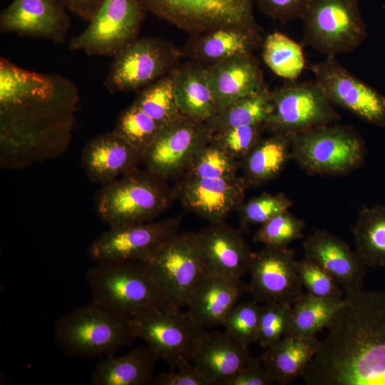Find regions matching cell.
Returning a JSON list of instances; mask_svg holds the SVG:
<instances>
[{"label":"cell","mask_w":385,"mask_h":385,"mask_svg":"<svg viewBox=\"0 0 385 385\" xmlns=\"http://www.w3.org/2000/svg\"><path fill=\"white\" fill-rule=\"evenodd\" d=\"M301 377L307 385H385V291L346 294Z\"/></svg>","instance_id":"1"},{"label":"cell","mask_w":385,"mask_h":385,"mask_svg":"<svg viewBox=\"0 0 385 385\" xmlns=\"http://www.w3.org/2000/svg\"><path fill=\"white\" fill-rule=\"evenodd\" d=\"M79 100L76 83L56 73L51 88L0 103L1 144L15 149L66 145Z\"/></svg>","instance_id":"2"},{"label":"cell","mask_w":385,"mask_h":385,"mask_svg":"<svg viewBox=\"0 0 385 385\" xmlns=\"http://www.w3.org/2000/svg\"><path fill=\"white\" fill-rule=\"evenodd\" d=\"M86 281L91 302L128 321L150 311L180 309L140 261L97 262L86 272Z\"/></svg>","instance_id":"3"},{"label":"cell","mask_w":385,"mask_h":385,"mask_svg":"<svg viewBox=\"0 0 385 385\" xmlns=\"http://www.w3.org/2000/svg\"><path fill=\"white\" fill-rule=\"evenodd\" d=\"M174 198L166 180L138 168L103 185L95 203L99 217L113 227L155 220Z\"/></svg>","instance_id":"4"},{"label":"cell","mask_w":385,"mask_h":385,"mask_svg":"<svg viewBox=\"0 0 385 385\" xmlns=\"http://www.w3.org/2000/svg\"><path fill=\"white\" fill-rule=\"evenodd\" d=\"M53 338L63 354L75 358L113 355L135 339L128 320L93 302L57 319Z\"/></svg>","instance_id":"5"},{"label":"cell","mask_w":385,"mask_h":385,"mask_svg":"<svg viewBox=\"0 0 385 385\" xmlns=\"http://www.w3.org/2000/svg\"><path fill=\"white\" fill-rule=\"evenodd\" d=\"M366 156L361 135L334 123L292 135L291 159L311 175H344L359 168Z\"/></svg>","instance_id":"6"},{"label":"cell","mask_w":385,"mask_h":385,"mask_svg":"<svg viewBox=\"0 0 385 385\" xmlns=\"http://www.w3.org/2000/svg\"><path fill=\"white\" fill-rule=\"evenodd\" d=\"M303 23V44L336 56L358 48L368 35L359 0H308Z\"/></svg>","instance_id":"7"},{"label":"cell","mask_w":385,"mask_h":385,"mask_svg":"<svg viewBox=\"0 0 385 385\" xmlns=\"http://www.w3.org/2000/svg\"><path fill=\"white\" fill-rule=\"evenodd\" d=\"M183 56L167 40L137 38L113 56L105 87L112 94L144 88L175 69Z\"/></svg>","instance_id":"8"},{"label":"cell","mask_w":385,"mask_h":385,"mask_svg":"<svg viewBox=\"0 0 385 385\" xmlns=\"http://www.w3.org/2000/svg\"><path fill=\"white\" fill-rule=\"evenodd\" d=\"M147 12L191 34L224 26L261 29L255 0H141Z\"/></svg>","instance_id":"9"},{"label":"cell","mask_w":385,"mask_h":385,"mask_svg":"<svg viewBox=\"0 0 385 385\" xmlns=\"http://www.w3.org/2000/svg\"><path fill=\"white\" fill-rule=\"evenodd\" d=\"M141 262L180 309L186 307L204 273L197 232H177Z\"/></svg>","instance_id":"10"},{"label":"cell","mask_w":385,"mask_h":385,"mask_svg":"<svg viewBox=\"0 0 385 385\" xmlns=\"http://www.w3.org/2000/svg\"><path fill=\"white\" fill-rule=\"evenodd\" d=\"M148 13L141 0H104L87 27L68 43L71 51L113 57L138 38Z\"/></svg>","instance_id":"11"},{"label":"cell","mask_w":385,"mask_h":385,"mask_svg":"<svg viewBox=\"0 0 385 385\" xmlns=\"http://www.w3.org/2000/svg\"><path fill=\"white\" fill-rule=\"evenodd\" d=\"M135 338L143 340L171 369L192 361L205 332L188 312L150 311L129 320Z\"/></svg>","instance_id":"12"},{"label":"cell","mask_w":385,"mask_h":385,"mask_svg":"<svg viewBox=\"0 0 385 385\" xmlns=\"http://www.w3.org/2000/svg\"><path fill=\"white\" fill-rule=\"evenodd\" d=\"M272 113L264 125L272 133L293 135L340 119L315 81L294 82L271 91Z\"/></svg>","instance_id":"13"},{"label":"cell","mask_w":385,"mask_h":385,"mask_svg":"<svg viewBox=\"0 0 385 385\" xmlns=\"http://www.w3.org/2000/svg\"><path fill=\"white\" fill-rule=\"evenodd\" d=\"M314 81L328 100L363 120L385 128V97L343 66L336 56H327L310 66Z\"/></svg>","instance_id":"14"},{"label":"cell","mask_w":385,"mask_h":385,"mask_svg":"<svg viewBox=\"0 0 385 385\" xmlns=\"http://www.w3.org/2000/svg\"><path fill=\"white\" fill-rule=\"evenodd\" d=\"M205 123L183 114L164 126L142 153L145 169L165 180L185 173L197 152L210 140Z\"/></svg>","instance_id":"15"},{"label":"cell","mask_w":385,"mask_h":385,"mask_svg":"<svg viewBox=\"0 0 385 385\" xmlns=\"http://www.w3.org/2000/svg\"><path fill=\"white\" fill-rule=\"evenodd\" d=\"M180 216L109 227L89 245L88 257L96 263L115 260L143 261L176 234Z\"/></svg>","instance_id":"16"},{"label":"cell","mask_w":385,"mask_h":385,"mask_svg":"<svg viewBox=\"0 0 385 385\" xmlns=\"http://www.w3.org/2000/svg\"><path fill=\"white\" fill-rule=\"evenodd\" d=\"M297 261L287 247H265L253 252L247 286L252 299L292 304L303 293Z\"/></svg>","instance_id":"17"},{"label":"cell","mask_w":385,"mask_h":385,"mask_svg":"<svg viewBox=\"0 0 385 385\" xmlns=\"http://www.w3.org/2000/svg\"><path fill=\"white\" fill-rule=\"evenodd\" d=\"M247 188L237 175L217 178L185 175L173 190L185 210L214 223L238 210Z\"/></svg>","instance_id":"18"},{"label":"cell","mask_w":385,"mask_h":385,"mask_svg":"<svg viewBox=\"0 0 385 385\" xmlns=\"http://www.w3.org/2000/svg\"><path fill=\"white\" fill-rule=\"evenodd\" d=\"M61 0H13L0 14L2 33L62 43L71 20Z\"/></svg>","instance_id":"19"},{"label":"cell","mask_w":385,"mask_h":385,"mask_svg":"<svg viewBox=\"0 0 385 385\" xmlns=\"http://www.w3.org/2000/svg\"><path fill=\"white\" fill-rule=\"evenodd\" d=\"M197 235L205 272L240 279L249 273L253 252L239 230L223 221Z\"/></svg>","instance_id":"20"},{"label":"cell","mask_w":385,"mask_h":385,"mask_svg":"<svg viewBox=\"0 0 385 385\" xmlns=\"http://www.w3.org/2000/svg\"><path fill=\"white\" fill-rule=\"evenodd\" d=\"M302 247L304 257L329 272L346 294L362 289L368 267L344 240L318 230L304 237Z\"/></svg>","instance_id":"21"},{"label":"cell","mask_w":385,"mask_h":385,"mask_svg":"<svg viewBox=\"0 0 385 385\" xmlns=\"http://www.w3.org/2000/svg\"><path fill=\"white\" fill-rule=\"evenodd\" d=\"M263 39L261 29L218 27L190 35L182 51L188 61L207 68L235 56L253 53Z\"/></svg>","instance_id":"22"},{"label":"cell","mask_w":385,"mask_h":385,"mask_svg":"<svg viewBox=\"0 0 385 385\" xmlns=\"http://www.w3.org/2000/svg\"><path fill=\"white\" fill-rule=\"evenodd\" d=\"M251 358L248 346L224 329L205 331L192 362L208 385H229Z\"/></svg>","instance_id":"23"},{"label":"cell","mask_w":385,"mask_h":385,"mask_svg":"<svg viewBox=\"0 0 385 385\" xmlns=\"http://www.w3.org/2000/svg\"><path fill=\"white\" fill-rule=\"evenodd\" d=\"M246 291L242 279L204 272L189 298L187 311L204 329L222 326Z\"/></svg>","instance_id":"24"},{"label":"cell","mask_w":385,"mask_h":385,"mask_svg":"<svg viewBox=\"0 0 385 385\" xmlns=\"http://www.w3.org/2000/svg\"><path fill=\"white\" fill-rule=\"evenodd\" d=\"M81 162L88 178L103 185L138 168L142 154L111 131L98 135L86 144Z\"/></svg>","instance_id":"25"},{"label":"cell","mask_w":385,"mask_h":385,"mask_svg":"<svg viewBox=\"0 0 385 385\" xmlns=\"http://www.w3.org/2000/svg\"><path fill=\"white\" fill-rule=\"evenodd\" d=\"M206 70L219 112L237 99L257 93L267 86L253 53L226 58Z\"/></svg>","instance_id":"26"},{"label":"cell","mask_w":385,"mask_h":385,"mask_svg":"<svg viewBox=\"0 0 385 385\" xmlns=\"http://www.w3.org/2000/svg\"><path fill=\"white\" fill-rule=\"evenodd\" d=\"M158 358L148 346H140L125 354L103 357L90 376L93 385L152 384Z\"/></svg>","instance_id":"27"},{"label":"cell","mask_w":385,"mask_h":385,"mask_svg":"<svg viewBox=\"0 0 385 385\" xmlns=\"http://www.w3.org/2000/svg\"><path fill=\"white\" fill-rule=\"evenodd\" d=\"M175 97L180 113L195 121L206 123L219 112L206 68L190 61L175 69Z\"/></svg>","instance_id":"28"},{"label":"cell","mask_w":385,"mask_h":385,"mask_svg":"<svg viewBox=\"0 0 385 385\" xmlns=\"http://www.w3.org/2000/svg\"><path fill=\"white\" fill-rule=\"evenodd\" d=\"M319 346L315 337H284L266 348L260 359L273 381L284 385L302 376Z\"/></svg>","instance_id":"29"},{"label":"cell","mask_w":385,"mask_h":385,"mask_svg":"<svg viewBox=\"0 0 385 385\" xmlns=\"http://www.w3.org/2000/svg\"><path fill=\"white\" fill-rule=\"evenodd\" d=\"M291 145L292 136L286 134L262 138L241 161L247 186L260 185L276 178L291 159Z\"/></svg>","instance_id":"30"},{"label":"cell","mask_w":385,"mask_h":385,"mask_svg":"<svg viewBox=\"0 0 385 385\" xmlns=\"http://www.w3.org/2000/svg\"><path fill=\"white\" fill-rule=\"evenodd\" d=\"M352 235L355 250L368 268L385 267V205L361 208Z\"/></svg>","instance_id":"31"},{"label":"cell","mask_w":385,"mask_h":385,"mask_svg":"<svg viewBox=\"0 0 385 385\" xmlns=\"http://www.w3.org/2000/svg\"><path fill=\"white\" fill-rule=\"evenodd\" d=\"M273 110L267 85L261 91L232 102L206 123L211 133L237 126L265 125Z\"/></svg>","instance_id":"32"},{"label":"cell","mask_w":385,"mask_h":385,"mask_svg":"<svg viewBox=\"0 0 385 385\" xmlns=\"http://www.w3.org/2000/svg\"><path fill=\"white\" fill-rule=\"evenodd\" d=\"M342 300L301 294L292 304L290 324L285 337H314L327 327Z\"/></svg>","instance_id":"33"},{"label":"cell","mask_w":385,"mask_h":385,"mask_svg":"<svg viewBox=\"0 0 385 385\" xmlns=\"http://www.w3.org/2000/svg\"><path fill=\"white\" fill-rule=\"evenodd\" d=\"M261 48L264 63L279 77L294 81L302 73L305 67L302 48L287 36L271 33L263 39Z\"/></svg>","instance_id":"34"},{"label":"cell","mask_w":385,"mask_h":385,"mask_svg":"<svg viewBox=\"0 0 385 385\" xmlns=\"http://www.w3.org/2000/svg\"><path fill=\"white\" fill-rule=\"evenodd\" d=\"M175 69L143 88L133 103L162 127L182 115L175 97Z\"/></svg>","instance_id":"35"},{"label":"cell","mask_w":385,"mask_h":385,"mask_svg":"<svg viewBox=\"0 0 385 385\" xmlns=\"http://www.w3.org/2000/svg\"><path fill=\"white\" fill-rule=\"evenodd\" d=\"M163 128L132 103L120 113L113 131L142 154Z\"/></svg>","instance_id":"36"},{"label":"cell","mask_w":385,"mask_h":385,"mask_svg":"<svg viewBox=\"0 0 385 385\" xmlns=\"http://www.w3.org/2000/svg\"><path fill=\"white\" fill-rule=\"evenodd\" d=\"M240 164L210 140L194 155L184 174L205 178L233 176L237 175Z\"/></svg>","instance_id":"37"},{"label":"cell","mask_w":385,"mask_h":385,"mask_svg":"<svg viewBox=\"0 0 385 385\" xmlns=\"http://www.w3.org/2000/svg\"><path fill=\"white\" fill-rule=\"evenodd\" d=\"M305 225L289 210L282 212L260 225L252 240L269 247H287L293 241L304 239Z\"/></svg>","instance_id":"38"},{"label":"cell","mask_w":385,"mask_h":385,"mask_svg":"<svg viewBox=\"0 0 385 385\" xmlns=\"http://www.w3.org/2000/svg\"><path fill=\"white\" fill-rule=\"evenodd\" d=\"M292 304L264 303L260 305L258 339L260 345L266 349L284 338L289 330Z\"/></svg>","instance_id":"39"},{"label":"cell","mask_w":385,"mask_h":385,"mask_svg":"<svg viewBox=\"0 0 385 385\" xmlns=\"http://www.w3.org/2000/svg\"><path fill=\"white\" fill-rule=\"evenodd\" d=\"M293 203L283 193H262L243 202L240 208V223L242 228L262 225L274 216L289 210Z\"/></svg>","instance_id":"40"},{"label":"cell","mask_w":385,"mask_h":385,"mask_svg":"<svg viewBox=\"0 0 385 385\" xmlns=\"http://www.w3.org/2000/svg\"><path fill=\"white\" fill-rule=\"evenodd\" d=\"M264 130L263 125L233 127L212 133L210 141L241 163L262 138Z\"/></svg>","instance_id":"41"},{"label":"cell","mask_w":385,"mask_h":385,"mask_svg":"<svg viewBox=\"0 0 385 385\" xmlns=\"http://www.w3.org/2000/svg\"><path fill=\"white\" fill-rule=\"evenodd\" d=\"M257 301L237 303L225 317L222 327L242 343L257 342L260 304Z\"/></svg>","instance_id":"42"},{"label":"cell","mask_w":385,"mask_h":385,"mask_svg":"<svg viewBox=\"0 0 385 385\" xmlns=\"http://www.w3.org/2000/svg\"><path fill=\"white\" fill-rule=\"evenodd\" d=\"M301 283L307 293L320 298L342 300L343 289L336 279L313 261L304 257L297 261Z\"/></svg>","instance_id":"43"},{"label":"cell","mask_w":385,"mask_h":385,"mask_svg":"<svg viewBox=\"0 0 385 385\" xmlns=\"http://www.w3.org/2000/svg\"><path fill=\"white\" fill-rule=\"evenodd\" d=\"M265 16L282 24L302 19L308 0H255Z\"/></svg>","instance_id":"44"},{"label":"cell","mask_w":385,"mask_h":385,"mask_svg":"<svg viewBox=\"0 0 385 385\" xmlns=\"http://www.w3.org/2000/svg\"><path fill=\"white\" fill-rule=\"evenodd\" d=\"M153 385H208L207 381L192 361L181 364L171 371L155 376Z\"/></svg>","instance_id":"45"},{"label":"cell","mask_w":385,"mask_h":385,"mask_svg":"<svg viewBox=\"0 0 385 385\" xmlns=\"http://www.w3.org/2000/svg\"><path fill=\"white\" fill-rule=\"evenodd\" d=\"M274 383L260 358H252L230 381L229 385H271Z\"/></svg>","instance_id":"46"},{"label":"cell","mask_w":385,"mask_h":385,"mask_svg":"<svg viewBox=\"0 0 385 385\" xmlns=\"http://www.w3.org/2000/svg\"><path fill=\"white\" fill-rule=\"evenodd\" d=\"M67 10L83 21H90L104 0H61Z\"/></svg>","instance_id":"47"}]
</instances>
